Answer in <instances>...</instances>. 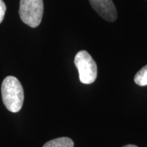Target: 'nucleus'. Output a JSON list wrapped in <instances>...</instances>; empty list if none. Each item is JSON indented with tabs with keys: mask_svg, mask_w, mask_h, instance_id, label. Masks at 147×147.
<instances>
[{
	"mask_svg": "<svg viewBox=\"0 0 147 147\" xmlns=\"http://www.w3.org/2000/svg\"><path fill=\"white\" fill-rule=\"evenodd\" d=\"M1 92L3 102L7 110L12 113L21 110L24 102V90L16 77H6L2 83Z\"/></svg>",
	"mask_w": 147,
	"mask_h": 147,
	"instance_id": "nucleus-1",
	"label": "nucleus"
},
{
	"mask_svg": "<svg viewBox=\"0 0 147 147\" xmlns=\"http://www.w3.org/2000/svg\"><path fill=\"white\" fill-rule=\"evenodd\" d=\"M19 15L27 26L32 28L38 26L43 15L42 0H21Z\"/></svg>",
	"mask_w": 147,
	"mask_h": 147,
	"instance_id": "nucleus-2",
	"label": "nucleus"
},
{
	"mask_svg": "<svg viewBox=\"0 0 147 147\" xmlns=\"http://www.w3.org/2000/svg\"><path fill=\"white\" fill-rule=\"evenodd\" d=\"M74 65L78 69L79 80L82 84L94 83L97 77V65L87 51H80L74 57Z\"/></svg>",
	"mask_w": 147,
	"mask_h": 147,
	"instance_id": "nucleus-3",
	"label": "nucleus"
},
{
	"mask_svg": "<svg viewBox=\"0 0 147 147\" xmlns=\"http://www.w3.org/2000/svg\"><path fill=\"white\" fill-rule=\"evenodd\" d=\"M89 3L95 11L104 20L114 22L118 17L113 0H89Z\"/></svg>",
	"mask_w": 147,
	"mask_h": 147,
	"instance_id": "nucleus-4",
	"label": "nucleus"
},
{
	"mask_svg": "<svg viewBox=\"0 0 147 147\" xmlns=\"http://www.w3.org/2000/svg\"><path fill=\"white\" fill-rule=\"evenodd\" d=\"M42 147H74V142L69 137H58L45 143Z\"/></svg>",
	"mask_w": 147,
	"mask_h": 147,
	"instance_id": "nucleus-5",
	"label": "nucleus"
},
{
	"mask_svg": "<svg viewBox=\"0 0 147 147\" xmlns=\"http://www.w3.org/2000/svg\"><path fill=\"white\" fill-rule=\"evenodd\" d=\"M134 82L138 86L145 87L147 86V65L142 67L135 75Z\"/></svg>",
	"mask_w": 147,
	"mask_h": 147,
	"instance_id": "nucleus-6",
	"label": "nucleus"
},
{
	"mask_svg": "<svg viewBox=\"0 0 147 147\" xmlns=\"http://www.w3.org/2000/svg\"><path fill=\"white\" fill-rule=\"evenodd\" d=\"M6 5L4 2L3 0H0V23H2V21H3V18L5 16L6 12Z\"/></svg>",
	"mask_w": 147,
	"mask_h": 147,
	"instance_id": "nucleus-7",
	"label": "nucleus"
},
{
	"mask_svg": "<svg viewBox=\"0 0 147 147\" xmlns=\"http://www.w3.org/2000/svg\"><path fill=\"white\" fill-rule=\"evenodd\" d=\"M123 147H137V146H135V145H127V146H124Z\"/></svg>",
	"mask_w": 147,
	"mask_h": 147,
	"instance_id": "nucleus-8",
	"label": "nucleus"
}]
</instances>
